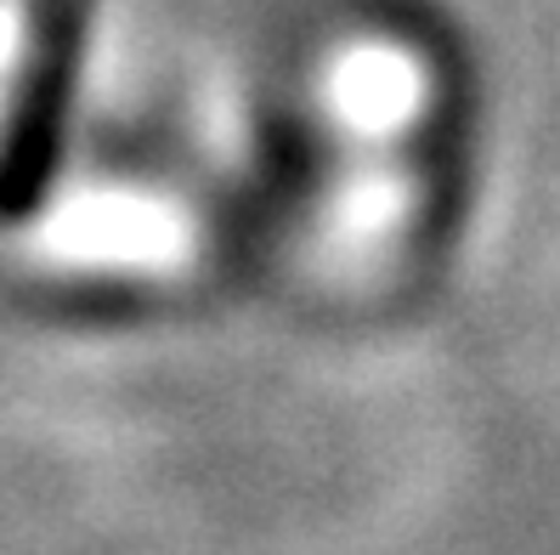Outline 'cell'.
<instances>
[{"instance_id":"obj_1","label":"cell","mask_w":560,"mask_h":555,"mask_svg":"<svg viewBox=\"0 0 560 555\" xmlns=\"http://www.w3.org/2000/svg\"><path fill=\"white\" fill-rule=\"evenodd\" d=\"M91 12L96 0H28L23 7V57L7 119H0V221L35 216L57 182Z\"/></svg>"}]
</instances>
